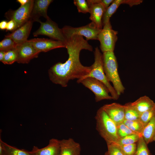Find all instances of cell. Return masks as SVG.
Instances as JSON below:
<instances>
[{
	"mask_svg": "<svg viewBox=\"0 0 155 155\" xmlns=\"http://www.w3.org/2000/svg\"><path fill=\"white\" fill-rule=\"evenodd\" d=\"M0 42V51H7L16 48L17 45L11 38L6 37Z\"/></svg>",
	"mask_w": 155,
	"mask_h": 155,
	"instance_id": "83f0119b",
	"label": "cell"
},
{
	"mask_svg": "<svg viewBox=\"0 0 155 155\" xmlns=\"http://www.w3.org/2000/svg\"><path fill=\"white\" fill-rule=\"evenodd\" d=\"M7 22L6 21L3 20L0 23V28L1 30H3L6 29Z\"/></svg>",
	"mask_w": 155,
	"mask_h": 155,
	"instance_id": "836d02e7",
	"label": "cell"
},
{
	"mask_svg": "<svg viewBox=\"0 0 155 155\" xmlns=\"http://www.w3.org/2000/svg\"><path fill=\"white\" fill-rule=\"evenodd\" d=\"M62 29L65 39L73 35H77L84 36L88 41L90 40H98V35L102 29L98 28L91 22L87 25L79 27L66 26Z\"/></svg>",
	"mask_w": 155,
	"mask_h": 155,
	"instance_id": "8992f818",
	"label": "cell"
},
{
	"mask_svg": "<svg viewBox=\"0 0 155 155\" xmlns=\"http://www.w3.org/2000/svg\"><path fill=\"white\" fill-rule=\"evenodd\" d=\"M73 3L77 7L79 12L84 13H89V7L87 1L74 0Z\"/></svg>",
	"mask_w": 155,
	"mask_h": 155,
	"instance_id": "f546056e",
	"label": "cell"
},
{
	"mask_svg": "<svg viewBox=\"0 0 155 155\" xmlns=\"http://www.w3.org/2000/svg\"><path fill=\"white\" fill-rule=\"evenodd\" d=\"M16 27V24L15 22L12 20H10L7 22L6 28L7 30L13 31Z\"/></svg>",
	"mask_w": 155,
	"mask_h": 155,
	"instance_id": "d6a6232c",
	"label": "cell"
},
{
	"mask_svg": "<svg viewBox=\"0 0 155 155\" xmlns=\"http://www.w3.org/2000/svg\"><path fill=\"white\" fill-rule=\"evenodd\" d=\"M108 155H125L120 148L115 143L107 145Z\"/></svg>",
	"mask_w": 155,
	"mask_h": 155,
	"instance_id": "1f68e13d",
	"label": "cell"
},
{
	"mask_svg": "<svg viewBox=\"0 0 155 155\" xmlns=\"http://www.w3.org/2000/svg\"><path fill=\"white\" fill-rule=\"evenodd\" d=\"M21 5V6H23L27 3L29 0H18L17 1Z\"/></svg>",
	"mask_w": 155,
	"mask_h": 155,
	"instance_id": "d590c367",
	"label": "cell"
},
{
	"mask_svg": "<svg viewBox=\"0 0 155 155\" xmlns=\"http://www.w3.org/2000/svg\"><path fill=\"white\" fill-rule=\"evenodd\" d=\"M65 48L68 54L67 60L64 63H57L48 71L49 78L53 83L63 87L67 86L71 80L82 78L89 74L92 67L83 65L80 59V53L83 49L92 51V46L83 36L73 35L66 38Z\"/></svg>",
	"mask_w": 155,
	"mask_h": 155,
	"instance_id": "6da1fadb",
	"label": "cell"
},
{
	"mask_svg": "<svg viewBox=\"0 0 155 155\" xmlns=\"http://www.w3.org/2000/svg\"><path fill=\"white\" fill-rule=\"evenodd\" d=\"M3 148V155H35L32 150L28 151L11 146L2 141Z\"/></svg>",
	"mask_w": 155,
	"mask_h": 155,
	"instance_id": "44dd1931",
	"label": "cell"
},
{
	"mask_svg": "<svg viewBox=\"0 0 155 155\" xmlns=\"http://www.w3.org/2000/svg\"><path fill=\"white\" fill-rule=\"evenodd\" d=\"M81 151L80 144L73 139L60 140V155H80Z\"/></svg>",
	"mask_w": 155,
	"mask_h": 155,
	"instance_id": "e0dca14e",
	"label": "cell"
},
{
	"mask_svg": "<svg viewBox=\"0 0 155 155\" xmlns=\"http://www.w3.org/2000/svg\"><path fill=\"white\" fill-rule=\"evenodd\" d=\"M117 145L125 155H134L137 149V144L136 143L128 145Z\"/></svg>",
	"mask_w": 155,
	"mask_h": 155,
	"instance_id": "4dcf8cb0",
	"label": "cell"
},
{
	"mask_svg": "<svg viewBox=\"0 0 155 155\" xmlns=\"http://www.w3.org/2000/svg\"><path fill=\"white\" fill-rule=\"evenodd\" d=\"M87 1L89 7L90 19L97 27L102 29V18L106 9L101 3V0H87Z\"/></svg>",
	"mask_w": 155,
	"mask_h": 155,
	"instance_id": "30bf717a",
	"label": "cell"
},
{
	"mask_svg": "<svg viewBox=\"0 0 155 155\" xmlns=\"http://www.w3.org/2000/svg\"><path fill=\"white\" fill-rule=\"evenodd\" d=\"M104 155H108L107 152H106L104 154Z\"/></svg>",
	"mask_w": 155,
	"mask_h": 155,
	"instance_id": "8d00e7d4",
	"label": "cell"
},
{
	"mask_svg": "<svg viewBox=\"0 0 155 155\" xmlns=\"http://www.w3.org/2000/svg\"><path fill=\"white\" fill-rule=\"evenodd\" d=\"M53 1L52 0H34L29 20L33 22H38L40 20L39 18L41 16L46 20L50 18L47 15V11L48 7Z\"/></svg>",
	"mask_w": 155,
	"mask_h": 155,
	"instance_id": "5bb4252c",
	"label": "cell"
},
{
	"mask_svg": "<svg viewBox=\"0 0 155 155\" xmlns=\"http://www.w3.org/2000/svg\"><path fill=\"white\" fill-rule=\"evenodd\" d=\"M94 54V61L91 65L92 71L89 74L79 80L89 77L98 80L104 83L107 87L113 100H117L119 96L106 78L103 69V55L98 47L95 48Z\"/></svg>",
	"mask_w": 155,
	"mask_h": 155,
	"instance_id": "277c9868",
	"label": "cell"
},
{
	"mask_svg": "<svg viewBox=\"0 0 155 155\" xmlns=\"http://www.w3.org/2000/svg\"><path fill=\"white\" fill-rule=\"evenodd\" d=\"M155 115V106L141 114L140 119L145 126Z\"/></svg>",
	"mask_w": 155,
	"mask_h": 155,
	"instance_id": "f1b7e54d",
	"label": "cell"
},
{
	"mask_svg": "<svg viewBox=\"0 0 155 155\" xmlns=\"http://www.w3.org/2000/svg\"><path fill=\"white\" fill-rule=\"evenodd\" d=\"M134 155H151L147 144L142 136L137 142L136 150Z\"/></svg>",
	"mask_w": 155,
	"mask_h": 155,
	"instance_id": "cb8c5ba5",
	"label": "cell"
},
{
	"mask_svg": "<svg viewBox=\"0 0 155 155\" xmlns=\"http://www.w3.org/2000/svg\"><path fill=\"white\" fill-rule=\"evenodd\" d=\"M5 51H0V61L2 62L4 57Z\"/></svg>",
	"mask_w": 155,
	"mask_h": 155,
	"instance_id": "e575fe53",
	"label": "cell"
},
{
	"mask_svg": "<svg viewBox=\"0 0 155 155\" xmlns=\"http://www.w3.org/2000/svg\"><path fill=\"white\" fill-rule=\"evenodd\" d=\"M77 82L78 83L82 84L94 93L96 102L104 100H113L112 96L109 94V90L106 85L96 79L87 77L77 80Z\"/></svg>",
	"mask_w": 155,
	"mask_h": 155,
	"instance_id": "5b68a950",
	"label": "cell"
},
{
	"mask_svg": "<svg viewBox=\"0 0 155 155\" xmlns=\"http://www.w3.org/2000/svg\"><path fill=\"white\" fill-rule=\"evenodd\" d=\"M102 107L116 125L123 123L124 121V105L114 102L104 104Z\"/></svg>",
	"mask_w": 155,
	"mask_h": 155,
	"instance_id": "4fadbf2b",
	"label": "cell"
},
{
	"mask_svg": "<svg viewBox=\"0 0 155 155\" xmlns=\"http://www.w3.org/2000/svg\"><path fill=\"white\" fill-rule=\"evenodd\" d=\"M18 53L17 62L20 63H28L34 58H37L40 53L36 50L28 40L16 48Z\"/></svg>",
	"mask_w": 155,
	"mask_h": 155,
	"instance_id": "8fae6325",
	"label": "cell"
},
{
	"mask_svg": "<svg viewBox=\"0 0 155 155\" xmlns=\"http://www.w3.org/2000/svg\"><path fill=\"white\" fill-rule=\"evenodd\" d=\"M28 41L34 48L40 53L48 52L57 48H65V44L64 43L53 39L36 38L32 39Z\"/></svg>",
	"mask_w": 155,
	"mask_h": 155,
	"instance_id": "7c38bea8",
	"label": "cell"
},
{
	"mask_svg": "<svg viewBox=\"0 0 155 155\" xmlns=\"http://www.w3.org/2000/svg\"><path fill=\"white\" fill-rule=\"evenodd\" d=\"M131 104L141 114L155 106V103L146 96L140 97Z\"/></svg>",
	"mask_w": 155,
	"mask_h": 155,
	"instance_id": "ac0fdd59",
	"label": "cell"
},
{
	"mask_svg": "<svg viewBox=\"0 0 155 155\" xmlns=\"http://www.w3.org/2000/svg\"><path fill=\"white\" fill-rule=\"evenodd\" d=\"M40 25L39 28L33 34L34 36L39 35L48 36L52 39L61 41L65 44L66 40L62 29H60L55 22L50 18L44 22L40 20L38 22Z\"/></svg>",
	"mask_w": 155,
	"mask_h": 155,
	"instance_id": "52a82bcc",
	"label": "cell"
},
{
	"mask_svg": "<svg viewBox=\"0 0 155 155\" xmlns=\"http://www.w3.org/2000/svg\"><path fill=\"white\" fill-rule=\"evenodd\" d=\"M118 33L117 31L113 29L110 21L103 26L98 36V40L100 43V48L103 53L114 51L117 40Z\"/></svg>",
	"mask_w": 155,
	"mask_h": 155,
	"instance_id": "ba28073f",
	"label": "cell"
},
{
	"mask_svg": "<svg viewBox=\"0 0 155 155\" xmlns=\"http://www.w3.org/2000/svg\"><path fill=\"white\" fill-rule=\"evenodd\" d=\"M129 0H114L111 5L106 10L102 18L103 26L110 21V18L122 4L128 5Z\"/></svg>",
	"mask_w": 155,
	"mask_h": 155,
	"instance_id": "d6986e66",
	"label": "cell"
},
{
	"mask_svg": "<svg viewBox=\"0 0 155 155\" xmlns=\"http://www.w3.org/2000/svg\"><path fill=\"white\" fill-rule=\"evenodd\" d=\"M34 2V0H29L27 3L21 6L18 9L9 10L5 13V17L7 19L12 20L15 22L16 27L15 30L29 20Z\"/></svg>",
	"mask_w": 155,
	"mask_h": 155,
	"instance_id": "9c48e42d",
	"label": "cell"
},
{
	"mask_svg": "<svg viewBox=\"0 0 155 155\" xmlns=\"http://www.w3.org/2000/svg\"><path fill=\"white\" fill-rule=\"evenodd\" d=\"M125 120L133 121L140 119L141 114L132 104L131 102L125 104Z\"/></svg>",
	"mask_w": 155,
	"mask_h": 155,
	"instance_id": "7402d4cb",
	"label": "cell"
},
{
	"mask_svg": "<svg viewBox=\"0 0 155 155\" xmlns=\"http://www.w3.org/2000/svg\"><path fill=\"white\" fill-rule=\"evenodd\" d=\"M142 135L147 144L155 141V115L145 127Z\"/></svg>",
	"mask_w": 155,
	"mask_h": 155,
	"instance_id": "ffe728a7",
	"label": "cell"
},
{
	"mask_svg": "<svg viewBox=\"0 0 155 155\" xmlns=\"http://www.w3.org/2000/svg\"><path fill=\"white\" fill-rule=\"evenodd\" d=\"M103 67L104 73L108 81L111 82L118 94H123L125 88L123 85L118 71V63L114 51L103 53Z\"/></svg>",
	"mask_w": 155,
	"mask_h": 155,
	"instance_id": "3957f363",
	"label": "cell"
},
{
	"mask_svg": "<svg viewBox=\"0 0 155 155\" xmlns=\"http://www.w3.org/2000/svg\"><path fill=\"white\" fill-rule=\"evenodd\" d=\"M32 151L35 155H60V140L55 138L51 139L46 147L39 148L34 146Z\"/></svg>",
	"mask_w": 155,
	"mask_h": 155,
	"instance_id": "2e32d148",
	"label": "cell"
},
{
	"mask_svg": "<svg viewBox=\"0 0 155 155\" xmlns=\"http://www.w3.org/2000/svg\"><path fill=\"white\" fill-rule=\"evenodd\" d=\"M95 119L96 129L107 145L117 142L119 138L117 133V125L102 107L97 110Z\"/></svg>",
	"mask_w": 155,
	"mask_h": 155,
	"instance_id": "7a4b0ae2",
	"label": "cell"
},
{
	"mask_svg": "<svg viewBox=\"0 0 155 155\" xmlns=\"http://www.w3.org/2000/svg\"><path fill=\"white\" fill-rule=\"evenodd\" d=\"M117 133L119 139L128 135L137 134L131 130L123 122L117 125Z\"/></svg>",
	"mask_w": 155,
	"mask_h": 155,
	"instance_id": "484cf974",
	"label": "cell"
},
{
	"mask_svg": "<svg viewBox=\"0 0 155 155\" xmlns=\"http://www.w3.org/2000/svg\"><path fill=\"white\" fill-rule=\"evenodd\" d=\"M140 137L141 136L137 134L128 135L120 138L115 144L119 145H122L135 143L138 141Z\"/></svg>",
	"mask_w": 155,
	"mask_h": 155,
	"instance_id": "4316f807",
	"label": "cell"
},
{
	"mask_svg": "<svg viewBox=\"0 0 155 155\" xmlns=\"http://www.w3.org/2000/svg\"><path fill=\"white\" fill-rule=\"evenodd\" d=\"M123 123L132 131L140 136H142V133L145 126L140 119L133 121L125 120Z\"/></svg>",
	"mask_w": 155,
	"mask_h": 155,
	"instance_id": "603a6c76",
	"label": "cell"
},
{
	"mask_svg": "<svg viewBox=\"0 0 155 155\" xmlns=\"http://www.w3.org/2000/svg\"><path fill=\"white\" fill-rule=\"evenodd\" d=\"M33 22L30 20L16 30L11 34L5 36L11 38L16 45L22 44L28 40L32 26Z\"/></svg>",
	"mask_w": 155,
	"mask_h": 155,
	"instance_id": "9a60e30c",
	"label": "cell"
},
{
	"mask_svg": "<svg viewBox=\"0 0 155 155\" xmlns=\"http://www.w3.org/2000/svg\"><path fill=\"white\" fill-rule=\"evenodd\" d=\"M18 53L16 48L5 51L2 62L5 64L10 65L17 61Z\"/></svg>",
	"mask_w": 155,
	"mask_h": 155,
	"instance_id": "d4e9b609",
	"label": "cell"
}]
</instances>
